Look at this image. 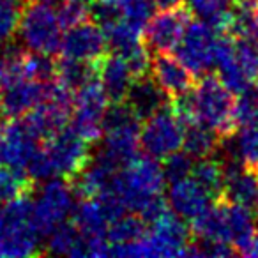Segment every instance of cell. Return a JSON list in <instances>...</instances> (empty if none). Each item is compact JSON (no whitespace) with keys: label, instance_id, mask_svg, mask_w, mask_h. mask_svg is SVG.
I'll return each instance as SVG.
<instances>
[{"label":"cell","instance_id":"cell-1","mask_svg":"<svg viewBox=\"0 0 258 258\" xmlns=\"http://www.w3.org/2000/svg\"><path fill=\"white\" fill-rule=\"evenodd\" d=\"M256 221L258 214L254 211L219 198L191 219L189 228L193 239L230 244L240 254L256 228Z\"/></svg>","mask_w":258,"mask_h":258},{"label":"cell","instance_id":"cell-2","mask_svg":"<svg viewBox=\"0 0 258 258\" xmlns=\"http://www.w3.org/2000/svg\"><path fill=\"white\" fill-rule=\"evenodd\" d=\"M195 122L211 127L223 140H228L239 129L235 120V94L230 92L216 73L198 76L189 90Z\"/></svg>","mask_w":258,"mask_h":258},{"label":"cell","instance_id":"cell-3","mask_svg":"<svg viewBox=\"0 0 258 258\" xmlns=\"http://www.w3.org/2000/svg\"><path fill=\"white\" fill-rule=\"evenodd\" d=\"M92 144L85 142L71 125H66L58 133L44 140L41 145L48 166L53 177L73 180L90 161H92Z\"/></svg>","mask_w":258,"mask_h":258},{"label":"cell","instance_id":"cell-4","mask_svg":"<svg viewBox=\"0 0 258 258\" xmlns=\"http://www.w3.org/2000/svg\"><path fill=\"white\" fill-rule=\"evenodd\" d=\"M60 32L62 27L55 9L39 0H30L23 9L16 34H20L27 50L55 57L60 50Z\"/></svg>","mask_w":258,"mask_h":258},{"label":"cell","instance_id":"cell-5","mask_svg":"<svg viewBox=\"0 0 258 258\" xmlns=\"http://www.w3.org/2000/svg\"><path fill=\"white\" fill-rule=\"evenodd\" d=\"M75 209V191L62 177H51L32 200V226L41 239L48 237Z\"/></svg>","mask_w":258,"mask_h":258},{"label":"cell","instance_id":"cell-6","mask_svg":"<svg viewBox=\"0 0 258 258\" xmlns=\"http://www.w3.org/2000/svg\"><path fill=\"white\" fill-rule=\"evenodd\" d=\"M219 30H216L205 20H191L184 30L182 37L173 48L175 57L193 73L202 76L214 69L216 64V44H218Z\"/></svg>","mask_w":258,"mask_h":258},{"label":"cell","instance_id":"cell-7","mask_svg":"<svg viewBox=\"0 0 258 258\" xmlns=\"http://www.w3.org/2000/svg\"><path fill=\"white\" fill-rule=\"evenodd\" d=\"M184 129L186 125L168 104L142 122L140 147L145 154L161 161L163 158L182 149Z\"/></svg>","mask_w":258,"mask_h":258},{"label":"cell","instance_id":"cell-8","mask_svg":"<svg viewBox=\"0 0 258 258\" xmlns=\"http://www.w3.org/2000/svg\"><path fill=\"white\" fill-rule=\"evenodd\" d=\"M108 104L110 101L97 76L76 89L71 127L89 144H96L103 137V117Z\"/></svg>","mask_w":258,"mask_h":258},{"label":"cell","instance_id":"cell-9","mask_svg":"<svg viewBox=\"0 0 258 258\" xmlns=\"http://www.w3.org/2000/svg\"><path fill=\"white\" fill-rule=\"evenodd\" d=\"M195 18L187 2H179L151 16L144 29V43L152 53H170L182 37L187 23Z\"/></svg>","mask_w":258,"mask_h":258},{"label":"cell","instance_id":"cell-10","mask_svg":"<svg viewBox=\"0 0 258 258\" xmlns=\"http://www.w3.org/2000/svg\"><path fill=\"white\" fill-rule=\"evenodd\" d=\"M149 225L151 228H147L144 237L147 256H184L193 239L186 219L166 209Z\"/></svg>","mask_w":258,"mask_h":258},{"label":"cell","instance_id":"cell-11","mask_svg":"<svg viewBox=\"0 0 258 258\" xmlns=\"http://www.w3.org/2000/svg\"><path fill=\"white\" fill-rule=\"evenodd\" d=\"M39 140L27 129L22 117L0 122V165L25 172Z\"/></svg>","mask_w":258,"mask_h":258},{"label":"cell","instance_id":"cell-12","mask_svg":"<svg viewBox=\"0 0 258 258\" xmlns=\"http://www.w3.org/2000/svg\"><path fill=\"white\" fill-rule=\"evenodd\" d=\"M66 30L68 32L62 36L60 50H58L62 57L96 62L108 51L104 30L92 20H85Z\"/></svg>","mask_w":258,"mask_h":258},{"label":"cell","instance_id":"cell-13","mask_svg":"<svg viewBox=\"0 0 258 258\" xmlns=\"http://www.w3.org/2000/svg\"><path fill=\"white\" fill-rule=\"evenodd\" d=\"M151 76L170 101L187 94L197 83V76L175 55L170 53H156L151 58Z\"/></svg>","mask_w":258,"mask_h":258},{"label":"cell","instance_id":"cell-14","mask_svg":"<svg viewBox=\"0 0 258 258\" xmlns=\"http://www.w3.org/2000/svg\"><path fill=\"white\" fill-rule=\"evenodd\" d=\"M53 82V80H51ZM51 82H36V80H22L8 89L0 90L2 115L6 118L23 117L27 111L46 101Z\"/></svg>","mask_w":258,"mask_h":258},{"label":"cell","instance_id":"cell-15","mask_svg":"<svg viewBox=\"0 0 258 258\" xmlns=\"http://www.w3.org/2000/svg\"><path fill=\"white\" fill-rule=\"evenodd\" d=\"M223 198L258 214V172L244 166L240 159L225 165Z\"/></svg>","mask_w":258,"mask_h":258},{"label":"cell","instance_id":"cell-16","mask_svg":"<svg viewBox=\"0 0 258 258\" xmlns=\"http://www.w3.org/2000/svg\"><path fill=\"white\" fill-rule=\"evenodd\" d=\"M97 80L101 82L108 101L118 103L125 99L129 87L137 78L122 55L106 51L103 57L97 58Z\"/></svg>","mask_w":258,"mask_h":258},{"label":"cell","instance_id":"cell-17","mask_svg":"<svg viewBox=\"0 0 258 258\" xmlns=\"http://www.w3.org/2000/svg\"><path fill=\"white\" fill-rule=\"evenodd\" d=\"M166 200H168L166 204L170 205V209L186 221L195 219L212 204V198L209 197L207 191L198 182H195L191 177L170 184Z\"/></svg>","mask_w":258,"mask_h":258},{"label":"cell","instance_id":"cell-18","mask_svg":"<svg viewBox=\"0 0 258 258\" xmlns=\"http://www.w3.org/2000/svg\"><path fill=\"white\" fill-rule=\"evenodd\" d=\"M124 101L140 122L147 120L151 115L170 104V97L163 92V89L151 75L135 80Z\"/></svg>","mask_w":258,"mask_h":258},{"label":"cell","instance_id":"cell-19","mask_svg":"<svg viewBox=\"0 0 258 258\" xmlns=\"http://www.w3.org/2000/svg\"><path fill=\"white\" fill-rule=\"evenodd\" d=\"M71 113V110L53 103V101H43L36 108L27 111L22 120L25 122L27 129L37 140L44 142L69 124Z\"/></svg>","mask_w":258,"mask_h":258},{"label":"cell","instance_id":"cell-20","mask_svg":"<svg viewBox=\"0 0 258 258\" xmlns=\"http://www.w3.org/2000/svg\"><path fill=\"white\" fill-rule=\"evenodd\" d=\"M71 218L73 225L87 237L89 244L106 239L110 219L97 198H82V202L73 209Z\"/></svg>","mask_w":258,"mask_h":258},{"label":"cell","instance_id":"cell-21","mask_svg":"<svg viewBox=\"0 0 258 258\" xmlns=\"http://www.w3.org/2000/svg\"><path fill=\"white\" fill-rule=\"evenodd\" d=\"M44 254H64V256H89V240L71 223H60L48 235Z\"/></svg>","mask_w":258,"mask_h":258},{"label":"cell","instance_id":"cell-22","mask_svg":"<svg viewBox=\"0 0 258 258\" xmlns=\"http://www.w3.org/2000/svg\"><path fill=\"white\" fill-rule=\"evenodd\" d=\"M225 142L226 140H223L211 127L200 124V122H193V124H187L184 129L182 149L193 159H202L214 156Z\"/></svg>","mask_w":258,"mask_h":258},{"label":"cell","instance_id":"cell-23","mask_svg":"<svg viewBox=\"0 0 258 258\" xmlns=\"http://www.w3.org/2000/svg\"><path fill=\"white\" fill-rule=\"evenodd\" d=\"M189 177L207 191L209 197L212 198V202L223 198V187H225V163L216 159L214 156L202 158V159H198L197 163H193Z\"/></svg>","mask_w":258,"mask_h":258},{"label":"cell","instance_id":"cell-24","mask_svg":"<svg viewBox=\"0 0 258 258\" xmlns=\"http://www.w3.org/2000/svg\"><path fill=\"white\" fill-rule=\"evenodd\" d=\"M55 62H57V78L55 80L71 89L73 92H76V89H80L83 83L97 76V60H76V58L60 55L58 58H55Z\"/></svg>","mask_w":258,"mask_h":258},{"label":"cell","instance_id":"cell-25","mask_svg":"<svg viewBox=\"0 0 258 258\" xmlns=\"http://www.w3.org/2000/svg\"><path fill=\"white\" fill-rule=\"evenodd\" d=\"M147 233V221L135 212H124L108 225L106 239L110 244H129L140 240Z\"/></svg>","mask_w":258,"mask_h":258},{"label":"cell","instance_id":"cell-26","mask_svg":"<svg viewBox=\"0 0 258 258\" xmlns=\"http://www.w3.org/2000/svg\"><path fill=\"white\" fill-rule=\"evenodd\" d=\"M25 53L27 50L16 44H6L4 53L0 55V90L8 89L25 78Z\"/></svg>","mask_w":258,"mask_h":258},{"label":"cell","instance_id":"cell-27","mask_svg":"<svg viewBox=\"0 0 258 258\" xmlns=\"http://www.w3.org/2000/svg\"><path fill=\"white\" fill-rule=\"evenodd\" d=\"M34 187L36 182L27 175V172L0 165V204L25 197V195H32Z\"/></svg>","mask_w":258,"mask_h":258},{"label":"cell","instance_id":"cell-28","mask_svg":"<svg viewBox=\"0 0 258 258\" xmlns=\"http://www.w3.org/2000/svg\"><path fill=\"white\" fill-rule=\"evenodd\" d=\"M30 0H0V46L15 39L23 9Z\"/></svg>","mask_w":258,"mask_h":258},{"label":"cell","instance_id":"cell-29","mask_svg":"<svg viewBox=\"0 0 258 258\" xmlns=\"http://www.w3.org/2000/svg\"><path fill=\"white\" fill-rule=\"evenodd\" d=\"M230 4L232 0H187L193 15H198L219 32L225 30Z\"/></svg>","mask_w":258,"mask_h":258},{"label":"cell","instance_id":"cell-30","mask_svg":"<svg viewBox=\"0 0 258 258\" xmlns=\"http://www.w3.org/2000/svg\"><path fill=\"white\" fill-rule=\"evenodd\" d=\"M235 120L239 127L258 125V82L235 97Z\"/></svg>","mask_w":258,"mask_h":258},{"label":"cell","instance_id":"cell-31","mask_svg":"<svg viewBox=\"0 0 258 258\" xmlns=\"http://www.w3.org/2000/svg\"><path fill=\"white\" fill-rule=\"evenodd\" d=\"M237 154L244 166L258 172V125H244L240 127L237 138Z\"/></svg>","mask_w":258,"mask_h":258},{"label":"cell","instance_id":"cell-32","mask_svg":"<svg viewBox=\"0 0 258 258\" xmlns=\"http://www.w3.org/2000/svg\"><path fill=\"white\" fill-rule=\"evenodd\" d=\"M55 13L62 29H71L85 20H90V6L83 0H60Z\"/></svg>","mask_w":258,"mask_h":258},{"label":"cell","instance_id":"cell-33","mask_svg":"<svg viewBox=\"0 0 258 258\" xmlns=\"http://www.w3.org/2000/svg\"><path fill=\"white\" fill-rule=\"evenodd\" d=\"M161 168H163V175H165L166 182H175V180L186 179L189 177L191 168H193V158H191L187 152H173V154L166 156L161 159Z\"/></svg>","mask_w":258,"mask_h":258},{"label":"cell","instance_id":"cell-34","mask_svg":"<svg viewBox=\"0 0 258 258\" xmlns=\"http://www.w3.org/2000/svg\"><path fill=\"white\" fill-rule=\"evenodd\" d=\"M154 0H125L122 6V18L144 30L151 16L154 15Z\"/></svg>","mask_w":258,"mask_h":258},{"label":"cell","instance_id":"cell-35","mask_svg":"<svg viewBox=\"0 0 258 258\" xmlns=\"http://www.w3.org/2000/svg\"><path fill=\"white\" fill-rule=\"evenodd\" d=\"M240 254H244V256H258V226L254 228L249 242L246 244V247H244Z\"/></svg>","mask_w":258,"mask_h":258},{"label":"cell","instance_id":"cell-36","mask_svg":"<svg viewBox=\"0 0 258 258\" xmlns=\"http://www.w3.org/2000/svg\"><path fill=\"white\" fill-rule=\"evenodd\" d=\"M156 6H159V8H170V6H175L179 4V2H182V0H154Z\"/></svg>","mask_w":258,"mask_h":258},{"label":"cell","instance_id":"cell-37","mask_svg":"<svg viewBox=\"0 0 258 258\" xmlns=\"http://www.w3.org/2000/svg\"><path fill=\"white\" fill-rule=\"evenodd\" d=\"M83 2H85V4H89V6H90V4H92V2H94V0H83Z\"/></svg>","mask_w":258,"mask_h":258},{"label":"cell","instance_id":"cell-38","mask_svg":"<svg viewBox=\"0 0 258 258\" xmlns=\"http://www.w3.org/2000/svg\"><path fill=\"white\" fill-rule=\"evenodd\" d=\"M232 2H246V0H232Z\"/></svg>","mask_w":258,"mask_h":258},{"label":"cell","instance_id":"cell-39","mask_svg":"<svg viewBox=\"0 0 258 258\" xmlns=\"http://www.w3.org/2000/svg\"><path fill=\"white\" fill-rule=\"evenodd\" d=\"M0 115H2V103H0Z\"/></svg>","mask_w":258,"mask_h":258}]
</instances>
